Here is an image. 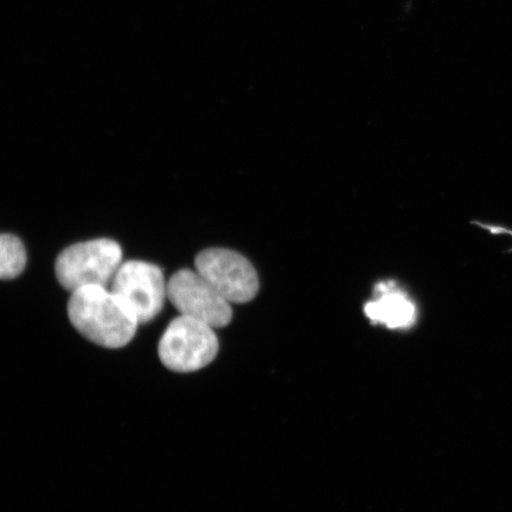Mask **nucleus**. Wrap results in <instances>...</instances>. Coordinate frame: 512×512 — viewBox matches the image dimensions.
Wrapping results in <instances>:
<instances>
[{
    "label": "nucleus",
    "instance_id": "1",
    "mask_svg": "<svg viewBox=\"0 0 512 512\" xmlns=\"http://www.w3.org/2000/svg\"><path fill=\"white\" fill-rule=\"evenodd\" d=\"M68 317L79 334L106 349L126 347L140 324L130 306L104 286H87L72 292Z\"/></svg>",
    "mask_w": 512,
    "mask_h": 512
},
{
    "label": "nucleus",
    "instance_id": "2",
    "mask_svg": "<svg viewBox=\"0 0 512 512\" xmlns=\"http://www.w3.org/2000/svg\"><path fill=\"white\" fill-rule=\"evenodd\" d=\"M123 264V251L118 242L98 239L76 243L57 256L56 278L62 287L75 292L82 287L111 285Z\"/></svg>",
    "mask_w": 512,
    "mask_h": 512
},
{
    "label": "nucleus",
    "instance_id": "3",
    "mask_svg": "<svg viewBox=\"0 0 512 512\" xmlns=\"http://www.w3.org/2000/svg\"><path fill=\"white\" fill-rule=\"evenodd\" d=\"M219 352L215 329L200 320L179 316L165 329L158 344L159 360L175 373H192L209 366Z\"/></svg>",
    "mask_w": 512,
    "mask_h": 512
},
{
    "label": "nucleus",
    "instance_id": "4",
    "mask_svg": "<svg viewBox=\"0 0 512 512\" xmlns=\"http://www.w3.org/2000/svg\"><path fill=\"white\" fill-rule=\"evenodd\" d=\"M111 290L130 306L140 324L156 319L168 299V284L162 270L145 261L131 260L121 264L112 280Z\"/></svg>",
    "mask_w": 512,
    "mask_h": 512
},
{
    "label": "nucleus",
    "instance_id": "5",
    "mask_svg": "<svg viewBox=\"0 0 512 512\" xmlns=\"http://www.w3.org/2000/svg\"><path fill=\"white\" fill-rule=\"evenodd\" d=\"M168 299L181 315L221 329L232 322V305L200 273L181 270L168 283Z\"/></svg>",
    "mask_w": 512,
    "mask_h": 512
},
{
    "label": "nucleus",
    "instance_id": "6",
    "mask_svg": "<svg viewBox=\"0 0 512 512\" xmlns=\"http://www.w3.org/2000/svg\"><path fill=\"white\" fill-rule=\"evenodd\" d=\"M196 271L230 304L251 302L259 292V278L245 256L224 248H209L197 255Z\"/></svg>",
    "mask_w": 512,
    "mask_h": 512
},
{
    "label": "nucleus",
    "instance_id": "7",
    "mask_svg": "<svg viewBox=\"0 0 512 512\" xmlns=\"http://www.w3.org/2000/svg\"><path fill=\"white\" fill-rule=\"evenodd\" d=\"M375 294L376 298L364 307L371 322L392 330L412 328L418 318L416 306L394 281L377 285Z\"/></svg>",
    "mask_w": 512,
    "mask_h": 512
},
{
    "label": "nucleus",
    "instance_id": "8",
    "mask_svg": "<svg viewBox=\"0 0 512 512\" xmlns=\"http://www.w3.org/2000/svg\"><path fill=\"white\" fill-rule=\"evenodd\" d=\"M27 266V252L15 235H0V280L19 277Z\"/></svg>",
    "mask_w": 512,
    "mask_h": 512
},
{
    "label": "nucleus",
    "instance_id": "9",
    "mask_svg": "<svg viewBox=\"0 0 512 512\" xmlns=\"http://www.w3.org/2000/svg\"><path fill=\"white\" fill-rule=\"evenodd\" d=\"M477 224H479V223H477ZM479 226H482L483 228L490 230L491 233H495V234L508 233V234L512 235L511 230L503 229L501 227L484 226V224H479Z\"/></svg>",
    "mask_w": 512,
    "mask_h": 512
}]
</instances>
